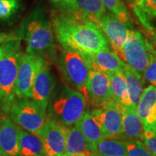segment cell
Listing matches in <instances>:
<instances>
[{"mask_svg": "<svg viewBox=\"0 0 156 156\" xmlns=\"http://www.w3.org/2000/svg\"><path fill=\"white\" fill-rule=\"evenodd\" d=\"M54 34L62 48L83 55L109 49V44L96 24L78 12L54 11L51 17Z\"/></svg>", "mask_w": 156, "mask_h": 156, "instance_id": "6da1fadb", "label": "cell"}, {"mask_svg": "<svg viewBox=\"0 0 156 156\" xmlns=\"http://www.w3.org/2000/svg\"><path fill=\"white\" fill-rule=\"evenodd\" d=\"M16 36L25 41L27 54L44 57L54 54L53 28L42 9H36L24 20Z\"/></svg>", "mask_w": 156, "mask_h": 156, "instance_id": "7a4b0ae2", "label": "cell"}, {"mask_svg": "<svg viewBox=\"0 0 156 156\" xmlns=\"http://www.w3.org/2000/svg\"><path fill=\"white\" fill-rule=\"evenodd\" d=\"M21 40L10 36L0 47V111L7 114L16 99L15 86L21 54Z\"/></svg>", "mask_w": 156, "mask_h": 156, "instance_id": "3957f363", "label": "cell"}, {"mask_svg": "<svg viewBox=\"0 0 156 156\" xmlns=\"http://www.w3.org/2000/svg\"><path fill=\"white\" fill-rule=\"evenodd\" d=\"M87 102L80 93L63 85L54 91L48 102L47 116L67 127L80 119L86 109Z\"/></svg>", "mask_w": 156, "mask_h": 156, "instance_id": "277c9868", "label": "cell"}, {"mask_svg": "<svg viewBox=\"0 0 156 156\" xmlns=\"http://www.w3.org/2000/svg\"><path fill=\"white\" fill-rule=\"evenodd\" d=\"M58 67L71 88L80 93L87 102L90 67L83 54L69 48H62L58 58Z\"/></svg>", "mask_w": 156, "mask_h": 156, "instance_id": "5b68a950", "label": "cell"}, {"mask_svg": "<svg viewBox=\"0 0 156 156\" xmlns=\"http://www.w3.org/2000/svg\"><path fill=\"white\" fill-rule=\"evenodd\" d=\"M156 56V50L139 31L129 29L121 59L142 76L144 71Z\"/></svg>", "mask_w": 156, "mask_h": 156, "instance_id": "8992f818", "label": "cell"}, {"mask_svg": "<svg viewBox=\"0 0 156 156\" xmlns=\"http://www.w3.org/2000/svg\"><path fill=\"white\" fill-rule=\"evenodd\" d=\"M20 127L38 135L46 119V110L30 98H16L8 114Z\"/></svg>", "mask_w": 156, "mask_h": 156, "instance_id": "52a82bcc", "label": "cell"}, {"mask_svg": "<svg viewBox=\"0 0 156 156\" xmlns=\"http://www.w3.org/2000/svg\"><path fill=\"white\" fill-rule=\"evenodd\" d=\"M92 113L100 125L104 137L120 140L122 133V114L120 104L112 99Z\"/></svg>", "mask_w": 156, "mask_h": 156, "instance_id": "ba28073f", "label": "cell"}, {"mask_svg": "<svg viewBox=\"0 0 156 156\" xmlns=\"http://www.w3.org/2000/svg\"><path fill=\"white\" fill-rule=\"evenodd\" d=\"M45 58L23 52L21 54L15 86L16 98H30L36 73Z\"/></svg>", "mask_w": 156, "mask_h": 156, "instance_id": "9c48e42d", "label": "cell"}, {"mask_svg": "<svg viewBox=\"0 0 156 156\" xmlns=\"http://www.w3.org/2000/svg\"><path fill=\"white\" fill-rule=\"evenodd\" d=\"M56 83L55 76L45 58L36 73L30 98L46 110L50 98L55 90Z\"/></svg>", "mask_w": 156, "mask_h": 156, "instance_id": "30bf717a", "label": "cell"}, {"mask_svg": "<svg viewBox=\"0 0 156 156\" xmlns=\"http://www.w3.org/2000/svg\"><path fill=\"white\" fill-rule=\"evenodd\" d=\"M66 127L47 116L38 136L44 141L45 156H62L65 152Z\"/></svg>", "mask_w": 156, "mask_h": 156, "instance_id": "8fae6325", "label": "cell"}, {"mask_svg": "<svg viewBox=\"0 0 156 156\" xmlns=\"http://www.w3.org/2000/svg\"><path fill=\"white\" fill-rule=\"evenodd\" d=\"M98 26L114 53L122 58L123 48L129 28L110 12H106L103 15Z\"/></svg>", "mask_w": 156, "mask_h": 156, "instance_id": "7c38bea8", "label": "cell"}, {"mask_svg": "<svg viewBox=\"0 0 156 156\" xmlns=\"http://www.w3.org/2000/svg\"><path fill=\"white\" fill-rule=\"evenodd\" d=\"M113 98L110 81L106 73L90 69L87 83V104L93 109L100 108Z\"/></svg>", "mask_w": 156, "mask_h": 156, "instance_id": "4fadbf2b", "label": "cell"}, {"mask_svg": "<svg viewBox=\"0 0 156 156\" xmlns=\"http://www.w3.org/2000/svg\"><path fill=\"white\" fill-rule=\"evenodd\" d=\"M20 127L8 115L0 117V155L19 156V137Z\"/></svg>", "mask_w": 156, "mask_h": 156, "instance_id": "5bb4252c", "label": "cell"}, {"mask_svg": "<svg viewBox=\"0 0 156 156\" xmlns=\"http://www.w3.org/2000/svg\"><path fill=\"white\" fill-rule=\"evenodd\" d=\"M136 112L144 131L150 129L156 132V87L151 85L143 90Z\"/></svg>", "mask_w": 156, "mask_h": 156, "instance_id": "9a60e30c", "label": "cell"}, {"mask_svg": "<svg viewBox=\"0 0 156 156\" xmlns=\"http://www.w3.org/2000/svg\"><path fill=\"white\" fill-rule=\"evenodd\" d=\"M90 69H95L104 73L122 72L126 64L110 49L99 51L96 53L84 55Z\"/></svg>", "mask_w": 156, "mask_h": 156, "instance_id": "2e32d148", "label": "cell"}, {"mask_svg": "<svg viewBox=\"0 0 156 156\" xmlns=\"http://www.w3.org/2000/svg\"><path fill=\"white\" fill-rule=\"evenodd\" d=\"M122 114V141L140 140L143 135V126L138 116L136 108L132 106H124L120 104Z\"/></svg>", "mask_w": 156, "mask_h": 156, "instance_id": "e0dca14e", "label": "cell"}, {"mask_svg": "<svg viewBox=\"0 0 156 156\" xmlns=\"http://www.w3.org/2000/svg\"><path fill=\"white\" fill-rule=\"evenodd\" d=\"M64 155H85L95 156L92 147L87 141L77 123L66 127Z\"/></svg>", "mask_w": 156, "mask_h": 156, "instance_id": "ac0fdd59", "label": "cell"}, {"mask_svg": "<svg viewBox=\"0 0 156 156\" xmlns=\"http://www.w3.org/2000/svg\"><path fill=\"white\" fill-rule=\"evenodd\" d=\"M77 123L95 155L98 143L104 137L96 118L91 111H85Z\"/></svg>", "mask_w": 156, "mask_h": 156, "instance_id": "d6986e66", "label": "cell"}, {"mask_svg": "<svg viewBox=\"0 0 156 156\" xmlns=\"http://www.w3.org/2000/svg\"><path fill=\"white\" fill-rule=\"evenodd\" d=\"M19 156H45L44 145L42 138L20 128Z\"/></svg>", "mask_w": 156, "mask_h": 156, "instance_id": "ffe728a7", "label": "cell"}, {"mask_svg": "<svg viewBox=\"0 0 156 156\" xmlns=\"http://www.w3.org/2000/svg\"><path fill=\"white\" fill-rule=\"evenodd\" d=\"M121 73L125 80L126 88L132 106L136 108L143 92L145 80L142 76L136 73L126 64Z\"/></svg>", "mask_w": 156, "mask_h": 156, "instance_id": "44dd1931", "label": "cell"}, {"mask_svg": "<svg viewBox=\"0 0 156 156\" xmlns=\"http://www.w3.org/2000/svg\"><path fill=\"white\" fill-rule=\"evenodd\" d=\"M110 81L113 99L124 106H132L129 96L126 88L125 80L121 72L107 73Z\"/></svg>", "mask_w": 156, "mask_h": 156, "instance_id": "7402d4cb", "label": "cell"}, {"mask_svg": "<svg viewBox=\"0 0 156 156\" xmlns=\"http://www.w3.org/2000/svg\"><path fill=\"white\" fill-rule=\"evenodd\" d=\"M75 1L82 14L98 26L101 19L106 13V9L101 0H75Z\"/></svg>", "mask_w": 156, "mask_h": 156, "instance_id": "603a6c76", "label": "cell"}, {"mask_svg": "<svg viewBox=\"0 0 156 156\" xmlns=\"http://www.w3.org/2000/svg\"><path fill=\"white\" fill-rule=\"evenodd\" d=\"M134 7L142 24L148 30H153L151 20L156 17V0H135Z\"/></svg>", "mask_w": 156, "mask_h": 156, "instance_id": "cb8c5ba5", "label": "cell"}, {"mask_svg": "<svg viewBox=\"0 0 156 156\" xmlns=\"http://www.w3.org/2000/svg\"><path fill=\"white\" fill-rule=\"evenodd\" d=\"M95 156H127L124 141L103 137L97 145Z\"/></svg>", "mask_w": 156, "mask_h": 156, "instance_id": "d4e9b609", "label": "cell"}, {"mask_svg": "<svg viewBox=\"0 0 156 156\" xmlns=\"http://www.w3.org/2000/svg\"><path fill=\"white\" fill-rule=\"evenodd\" d=\"M101 2L109 12L116 16L129 28L133 29L131 18L122 0H101Z\"/></svg>", "mask_w": 156, "mask_h": 156, "instance_id": "484cf974", "label": "cell"}, {"mask_svg": "<svg viewBox=\"0 0 156 156\" xmlns=\"http://www.w3.org/2000/svg\"><path fill=\"white\" fill-rule=\"evenodd\" d=\"M127 156H155L140 140L124 141Z\"/></svg>", "mask_w": 156, "mask_h": 156, "instance_id": "4316f807", "label": "cell"}, {"mask_svg": "<svg viewBox=\"0 0 156 156\" xmlns=\"http://www.w3.org/2000/svg\"><path fill=\"white\" fill-rule=\"evenodd\" d=\"M20 0H0V20H7L17 12Z\"/></svg>", "mask_w": 156, "mask_h": 156, "instance_id": "83f0119b", "label": "cell"}, {"mask_svg": "<svg viewBox=\"0 0 156 156\" xmlns=\"http://www.w3.org/2000/svg\"><path fill=\"white\" fill-rule=\"evenodd\" d=\"M60 10L67 12H78L80 11L75 0H51Z\"/></svg>", "mask_w": 156, "mask_h": 156, "instance_id": "f1b7e54d", "label": "cell"}, {"mask_svg": "<svg viewBox=\"0 0 156 156\" xmlns=\"http://www.w3.org/2000/svg\"><path fill=\"white\" fill-rule=\"evenodd\" d=\"M142 140L150 151L156 156V132L150 129L145 130Z\"/></svg>", "mask_w": 156, "mask_h": 156, "instance_id": "f546056e", "label": "cell"}, {"mask_svg": "<svg viewBox=\"0 0 156 156\" xmlns=\"http://www.w3.org/2000/svg\"><path fill=\"white\" fill-rule=\"evenodd\" d=\"M142 77L144 80L147 81L152 85L156 87V56L144 71Z\"/></svg>", "mask_w": 156, "mask_h": 156, "instance_id": "4dcf8cb0", "label": "cell"}, {"mask_svg": "<svg viewBox=\"0 0 156 156\" xmlns=\"http://www.w3.org/2000/svg\"><path fill=\"white\" fill-rule=\"evenodd\" d=\"M9 38H10V36H8L7 34L0 33V44H2V43L3 44L4 42L8 40Z\"/></svg>", "mask_w": 156, "mask_h": 156, "instance_id": "1f68e13d", "label": "cell"}, {"mask_svg": "<svg viewBox=\"0 0 156 156\" xmlns=\"http://www.w3.org/2000/svg\"><path fill=\"white\" fill-rule=\"evenodd\" d=\"M62 156H88V155H64Z\"/></svg>", "mask_w": 156, "mask_h": 156, "instance_id": "d6a6232c", "label": "cell"}, {"mask_svg": "<svg viewBox=\"0 0 156 156\" xmlns=\"http://www.w3.org/2000/svg\"><path fill=\"white\" fill-rule=\"evenodd\" d=\"M153 40H154V43L156 45V33H155L153 35Z\"/></svg>", "mask_w": 156, "mask_h": 156, "instance_id": "836d02e7", "label": "cell"}, {"mask_svg": "<svg viewBox=\"0 0 156 156\" xmlns=\"http://www.w3.org/2000/svg\"><path fill=\"white\" fill-rule=\"evenodd\" d=\"M132 1H133V2H134V1H135V0H132Z\"/></svg>", "mask_w": 156, "mask_h": 156, "instance_id": "e575fe53", "label": "cell"}, {"mask_svg": "<svg viewBox=\"0 0 156 156\" xmlns=\"http://www.w3.org/2000/svg\"><path fill=\"white\" fill-rule=\"evenodd\" d=\"M0 156H3V155H0Z\"/></svg>", "mask_w": 156, "mask_h": 156, "instance_id": "d590c367", "label": "cell"}, {"mask_svg": "<svg viewBox=\"0 0 156 156\" xmlns=\"http://www.w3.org/2000/svg\"><path fill=\"white\" fill-rule=\"evenodd\" d=\"M155 19H156V17H155Z\"/></svg>", "mask_w": 156, "mask_h": 156, "instance_id": "8d00e7d4", "label": "cell"}]
</instances>
